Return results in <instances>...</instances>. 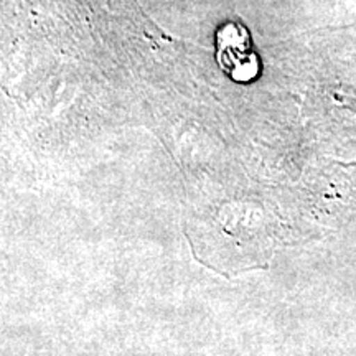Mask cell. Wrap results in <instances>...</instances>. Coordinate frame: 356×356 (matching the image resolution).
Listing matches in <instances>:
<instances>
[{
    "mask_svg": "<svg viewBox=\"0 0 356 356\" xmlns=\"http://www.w3.org/2000/svg\"><path fill=\"white\" fill-rule=\"evenodd\" d=\"M249 33L243 25L226 24L216 32L218 60L234 81H251L259 73V58L249 51Z\"/></svg>",
    "mask_w": 356,
    "mask_h": 356,
    "instance_id": "cell-1",
    "label": "cell"
}]
</instances>
